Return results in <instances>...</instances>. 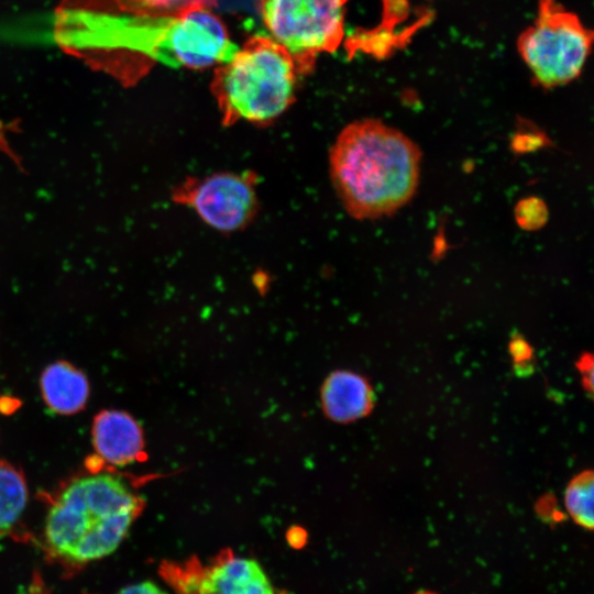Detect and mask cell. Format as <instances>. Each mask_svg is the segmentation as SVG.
Wrapping results in <instances>:
<instances>
[{
    "mask_svg": "<svg viewBox=\"0 0 594 594\" xmlns=\"http://www.w3.org/2000/svg\"><path fill=\"white\" fill-rule=\"evenodd\" d=\"M418 145L377 119L341 130L329 153L330 178L346 212L359 220L391 216L415 195Z\"/></svg>",
    "mask_w": 594,
    "mask_h": 594,
    "instance_id": "1",
    "label": "cell"
},
{
    "mask_svg": "<svg viewBox=\"0 0 594 594\" xmlns=\"http://www.w3.org/2000/svg\"><path fill=\"white\" fill-rule=\"evenodd\" d=\"M144 506L145 499L117 474L91 470L76 476L50 503L45 549L67 566L100 560L122 543Z\"/></svg>",
    "mask_w": 594,
    "mask_h": 594,
    "instance_id": "2",
    "label": "cell"
},
{
    "mask_svg": "<svg viewBox=\"0 0 594 594\" xmlns=\"http://www.w3.org/2000/svg\"><path fill=\"white\" fill-rule=\"evenodd\" d=\"M300 73L272 36L256 34L215 70L210 84L224 127L240 121L268 125L295 101Z\"/></svg>",
    "mask_w": 594,
    "mask_h": 594,
    "instance_id": "3",
    "label": "cell"
},
{
    "mask_svg": "<svg viewBox=\"0 0 594 594\" xmlns=\"http://www.w3.org/2000/svg\"><path fill=\"white\" fill-rule=\"evenodd\" d=\"M593 38V31L558 0H539L536 20L518 36L517 51L534 80L551 89L581 75Z\"/></svg>",
    "mask_w": 594,
    "mask_h": 594,
    "instance_id": "4",
    "label": "cell"
},
{
    "mask_svg": "<svg viewBox=\"0 0 594 594\" xmlns=\"http://www.w3.org/2000/svg\"><path fill=\"white\" fill-rule=\"evenodd\" d=\"M349 0H260L271 36L293 56L300 75L312 70L320 53H333L344 37Z\"/></svg>",
    "mask_w": 594,
    "mask_h": 594,
    "instance_id": "5",
    "label": "cell"
},
{
    "mask_svg": "<svg viewBox=\"0 0 594 594\" xmlns=\"http://www.w3.org/2000/svg\"><path fill=\"white\" fill-rule=\"evenodd\" d=\"M253 170L219 172L204 178L186 177L172 190V200L194 210L209 227L220 232L244 229L258 210Z\"/></svg>",
    "mask_w": 594,
    "mask_h": 594,
    "instance_id": "6",
    "label": "cell"
},
{
    "mask_svg": "<svg viewBox=\"0 0 594 594\" xmlns=\"http://www.w3.org/2000/svg\"><path fill=\"white\" fill-rule=\"evenodd\" d=\"M91 437L98 458L110 465L124 466L146 458L143 429L125 411L107 409L98 413L92 421Z\"/></svg>",
    "mask_w": 594,
    "mask_h": 594,
    "instance_id": "7",
    "label": "cell"
},
{
    "mask_svg": "<svg viewBox=\"0 0 594 594\" xmlns=\"http://www.w3.org/2000/svg\"><path fill=\"white\" fill-rule=\"evenodd\" d=\"M198 594H274V588L255 560L222 549L205 563Z\"/></svg>",
    "mask_w": 594,
    "mask_h": 594,
    "instance_id": "8",
    "label": "cell"
},
{
    "mask_svg": "<svg viewBox=\"0 0 594 594\" xmlns=\"http://www.w3.org/2000/svg\"><path fill=\"white\" fill-rule=\"evenodd\" d=\"M375 393L370 382L352 371L332 372L321 387V407L332 421L348 424L373 410Z\"/></svg>",
    "mask_w": 594,
    "mask_h": 594,
    "instance_id": "9",
    "label": "cell"
},
{
    "mask_svg": "<svg viewBox=\"0 0 594 594\" xmlns=\"http://www.w3.org/2000/svg\"><path fill=\"white\" fill-rule=\"evenodd\" d=\"M44 403L55 414L81 411L89 397L87 376L67 361H57L44 369L40 378Z\"/></svg>",
    "mask_w": 594,
    "mask_h": 594,
    "instance_id": "10",
    "label": "cell"
},
{
    "mask_svg": "<svg viewBox=\"0 0 594 594\" xmlns=\"http://www.w3.org/2000/svg\"><path fill=\"white\" fill-rule=\"evenodd\" d=\"M28 503V485L23 473L0 460V537L16 526Z\"/></svg>",
    "mask_w": 594,
    "mask_h": 594,
    "instance_id": "11",
    "label": "cell"
},
{
    "mask_svg": "<svg viewBox=\"0 0 594 594\" xmlns=\"http://www.w3.org/2000/svg\"><path fill=\"white\" fill-rule=\"evenodd\" d=\"M593 472L584 470L573 476L564 491V505L570 517L581 527L593 528Z\"/></svg>",
    "mask_w": 594,
    "mask_h": 594,
    "instance_id": "12",
    "label": "cell"
},
{
    "mask_svg": "<svg viewBox=\"0 0 594 594\" xmlns=\"http://www.w3.org/2000/svg\"><path fill=\"white\" fill-rule=\"evenodd\" d=\"M121 11L132 15H175L184 11L207 8L217 0H111Z\"/></svg>",
    "mask_w": 594,
    "mask_h": 594,
    "instance_id": "13",
    "label": "cell"
},
{
    "mask_svg": "<svg viewBox=\"0 0 594 594\" xmlns=\"http://www.w3.org/2000/svg\"><path fill=\"white\" fill-rule=\"evenodd\" d=\"M515 218L522 229L537 230L546 223L548 210L542 200L536 197H529L517 204Z\"/></svg>",
    "mask_w": 594,
    "mask_h": 594,
    "instance_id": "14",
    "label": "cell"
},
{
    "mask_svg": "<svg viewBox=\"0 0 594 594\" xmlns=\"http://www.w3.org/2000/svg\"><path fill=\"white\" fill-rule=\"evenodd\" d=\"M508 348L515 373L518 376L531 375L536 364L531 345L522 336L516 333L512 336Z\"/></svg>",
    "mask_w": 594,
    "mask_h": 594,
    "instance_id": "15",
    "label": "cell"
},
{
    "mask_svg": "<svg viewBox=\"0 0 594 594\" xmlns=\"http://www.w3.org/2000/svg\"><path fill=\"white\" fill-rule=\"evenodd\" d=\"M116 594H167L156 584L145 581L140 583L130 584L121 588Z\"/></svg>",
    "mask_w": 594,
    "mask_h": 594,
    "instance_id": "16",
    "label": "cell"
},
{
    "mask_svg": "<svg viewBox=\"0 0 594 594\" xmlns=\"http://www.w3.org/2000/svg\"><path fill=\"white\" fill-rule=\"evenodd\" d=\"M12 127L0 122V152L8 155L19 167H21L20 158L10 147L7 133Z\"/></svg>",
    "mask_w": 594,
    "mask_h": 594,
    "instance_id": "17",
    "label": "cell"
},
{
    "mask_svg": "<svg viewBox=\"0 0 594 594\" xmlns=\"http://www.w3.org/2000/svg\"><path fill=\"white\" fill-rule=\"evenodd\" d=\"M416 594H435V593L422 591V592H419V593H416Z\"/></svg>",
    "mask_w": 594,
    "mask_h": 594,
    "instance_id": "18",
    "label": "cell"
}]
</instances>
